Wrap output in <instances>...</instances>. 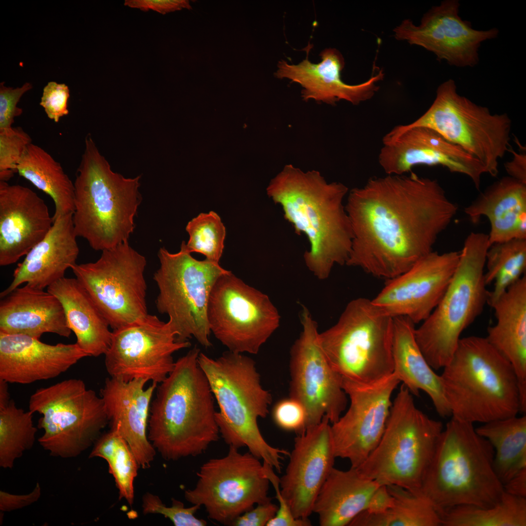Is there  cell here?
Instances as JSON below:
<instances>
[{
  "label": "cell",
  "instance_id": "1",
  "mask_svg": "<svg viewBox=\"0 0 526 526\" xmlns=\"http://www.w3.org/2000/svg\"><path fill=\"white\" fill-rule=\"evenodd\" d=\"M348 194L353 238L346 265L387 280L432 251L457 211L437 180L413 172L372 177Z\"/></svg>",
  "mask_w": 526,
  "mask_h": 526
},
{
  "label": "cell",
  "instance_id": "2",
  "mask_svg": "<svg viewBox=\"0 0 526 526\" xmlns=\"http://www.w3.org/2000/svg\"><path fill=\"white\" fill-rule=\"evenodd\" d=\"M268 196L282 207L295 232L304 233L310 247L303 255L308 269L318 279H327L336 265L346 264L353 238L343 200L348 188L327 183L317 170L304 172L287 165L270 182Z\"/></svg>",
  "mask_w": 526,
  "mask_h": 526
},
{
  "label": "cell",
  "instance_id": "3",
  "mask_svg": "<svg viewBox=\"0 0 526 526\" xmlns=\"http://www.w3.org/2000/svg\"><path fill=\"white\" fill-rule=\"evenodd\" d=\"M195 346L175 362L157 387L151 402L148 436L165 460L203 453L219 438L214 397Z\"/></svg>",
  "mask_w": 526,
  "mask_h": 526
},
{
  "label": "cell",
  "instance_id": "4",
  "mask_svg": "<svg viewBox=\"0 0 526 526\" xmlns=\"http://www.w3.org/2000/svg\"><path fill=\"white\" fill-rule=\"evenodd\" d=\"M494 456L493 447L472 423L451 417L417 491L438 511L460 505L492 506L504 492Z\"/></svg>",
  "mask_w": 526,
  "mask_h": 526
},
{
  "label": "cell",
  "instance_id": "5",
  "mask_svg": "<svg viewBox=\"0 0 526 526\" xmlns=\"http://www.w3.org/2000/svg\"><path fill=\"white\" fill-rule=\"evenodd\" d=\"M443 369L440 375L451 417L485 423L520 412L516 375L486 337L461 338Z\"/></svg>",
  "mask_w": 526,
  "mask_h": 526
},
{
  "label": "cell",
  "instance_id": "6",
  "mask_svg": "<svg viewBox=\"0 0 526 526\" xmlns=\"http://www.w3.org/2000/svg\"><path fill=\"white\" fill-rule=\"evenodd\" d=\"M198 361L219 406L215 419L225 443L238 449L247 447L280 473L283 455L290 452L270 445L260 431L258 419L267 416L272 397L261 385L255 361L229 351L216 359L200 353Z\"/></svg>",
  "mask_w": 526,
  "mask_h": 526
},
{
  "label": "cell",
  "instance_id": "7",
  "mask_svg": "<svg viewBox=\"0 0 526 526\" xmlns=\"http://www.w3.org/2000/svg\"><path fill=\"white\" fill-rule=\"evenodd\" d=\"M140 179L113 171L88 134L74 183L73 221L77 236L97 251L128 242L142 201Z\"/></svg>",
  "mask_w": 526,
  "mask_h": 526
},
{
  "label": "cell",
  "instance_id": "8",
  "mask_svg": "<svg viewBox=\"0 0 526 526\" xmlns=\"http://www.w3.org/2000/svg\"><path fill=\"white\" fill-rule=\"evenodd\" d=\"M488 235L470 233L466 238L451 279L438 304L415 329L416 342L434 370L451 360L462 332L482 313L489 291L484 274Z\"/></svg>",
  "mask_w": 526,
  "mask_h": 526
},
{
  "label": "cell",
  "instance_id": "9",
  "mask_svg": "<svg viewBox=\"0 0 526 526\" xmlns=\"http://www.w3.org/2000/svg\"><path fill=\"white\" fill-rule=\"evenodd\" d=\"M443 429L441 421L416 407L411 393L402 384L392 403L381 439L357 468L380 485L417 491Z\"/></svg>",
  "mask_w": 526,
  "mask_h": 526
},
{
  "label": "cell",
  "instance_id": "10",
  "mask_svg": "<svg viewBox=\"0 0 526 526\" xmlns=\"http://www.w3.org/2000/svg\"><path fill=\"white\" fill-rule=\"evenodd\" d=\"M394 318L358 298L346 306L337 322L319 333L320 347L343 378L361 384L378 382L394 373Z\"/></svg>",
  "mask_w": 526,
  "mask_h": 526
},
{
  "label": "cell",
  "instance_id": "11",
  "mask_svg": "<svg viewBox=\"0 0 526 526\" xmlns=\"http://www.w3.org/2000/svg\"><path fill=\"white\" fill-rule=\"evenodd\" d=\"M160 266L153 275L159 293L155 303L159 313L166 314L176 340L188 341L194 337L205 348L212 343L207 320V306L218 279L230 271L219 263L194 258L183 241L174 253L161 247Z\"/></svg>",
  "mask_w": 526,
  "mask_h": 526
},
{
  "label": "cell",
  "instance_id": "12",
  "mask_svg": "<svg viewBox=\"0 0 526 526\" xmlns=\"http://www.w3.org/2000/svg\"><path fill=\"white\" fill-rule=\"evenodd\" d=\"M415 127L430 128L478 159L486 173H498L499 160L509 151L511 121L507 114H492L459 94L455 81L450 79L437 89L428 110L414 122L394 127L397 132Z\"/></svg>",
  "mask_w": 526,
  "mask_h": 526
},
{
  "label": "cell",
  "instance_id": "13",
  "mask_svg": "<svg viewBox=\"0 0 526 526\" xmlns=\"http://www.w3.org/2000/svg\"><path fill=\"white\" fill-rule=\"evenodd\" d=\"M29 410L41 415L40 445L64 458L76 457L94 445L109 423L102 398L80 379L37 389L30 397Z\"/></svg>",
  "mask_w": 526,
  "mask_h": 526
},
{
  "label": "cell",
  "instance_id": "14",
  "mask_svg": "<svg viewBox=\"0 0 526 526\" xmlns=\"http://www.w3.org/2000/svg\"><path fill=\"white\" fill-rule=\"evenodd\" d=\"M146 265V258L126 242L102 251L94 262L76 263L71 269L114 330L148 315Z\"/></svg>",
  "mask_w": 526,
  "mask_h": 526
},
{
  "label": "cell",
  "instance_id": "15",
  "mask_svg": "<svg viewBox=\"0 0 526 526\" xmlns=\"http://www.w3.org/2000/svg\"><path fill=\"white\" fill-rule=\"evenodd\" d=\"M229 447L225 456L201 466L195 487L185 491V498L192 505L204 506L209 519L231 526L255 505L272 498L268 496L270 482L260 459Z\"/></svg>",
  "mask_w": 526,
  "mask_h": 526
},
{
  "label": "cell",
  "instance_id": "16",
  "mask_svg": "<svg viewBox=\"0 0 526 526\" xmlns=\"http://www.w3.org/2000/svg\"><path fill=\"white\" fill-rule=\"evenodd\" d=\"M211 333L229 351L258 353L280 326L281 316L269 297L230 271L220 276L207 306Z\"/></svg>",
  "mask_w": 526,
  "mask_h": 526
},
{
  "label": "cell",
  "instance_id": "17",
  "mask_svg": "<svg viewBox=\"0 0 526 526\" xmlns=\"http://www.w3.org/2000/svg\"><path fill=\"white\" fill-rule=\"evenodd\" d=\"M301 316L302 330L290 350L289 394L305 408L306 430L319 423L324 415L332 424L337 421L346 408L347 397L341 376L331 367L320 347L317 322L304 306Z\"/></svg>",
  "mask_w": 526,
  "mask_h": 526
},
{
  "label": "cell",
  "instance_id": "18",
  "mask_svg": "<svg viewBox=\"0 0 526 526\" xmlns=\"http://www.w3.org/2000/svg\"><path fill=\"white\" fill-rule=\"evenodd\" d=\"M178 342L168 322L148 314L144 318L113 330L104 355L111 377L125 381L143 379L159 384L174 368L173 354L190 347Z\"/></svg>",
  "mask_w": 526,
  "mask_h": 526
},
{
  "label": "cell",
  "instance_id": "19",
  "mask_svg": "<svg viewBox=\"0 0 526 526\" xmlns=\"http://www.w3.org/2000/svg\"><path fill=\"white\" fill-rule=\"evenodd\" d=\"M400 382L394 373L369 384L342 378L350 402L345 413L331 425L336 458L348 459L354 468L364 463L381 439L392 405L391 396Z\"/></svg>",
  "mask_w": 526,
  "mask_h": 526
},
{
  "label": "cell",
  "instance_id": "20",
  "mask_svg": "<svg viewBox=\"0 0 526 526\" xmlns=\"http://www.w3.org/2000/svg\"><path fill=\"white\" fill-rule=\"evenodd\" d=\"M459 7L457 0H444L424 14L418 25L409 19L402 21L394 29V36L424 48L450 65L473 67L479 61L481 43L497 38L499 31L472 28L470 21L459 16Z\"/></svg>",
  "mask_w": 526,
  "mask_h": 526
},
{
  "label": "cell",
  "instance_id": "21",
  "mask_svg": "<svg viewBox=\"0 0 526 526\" xmlns=\"http://www.w3.org/2000/svg\"><path fill=\"white\" fill-rule=\"evenodd\" d=\"M459 252L432 251L405 272L388 280L373 304L387 315L422 322L442 298L456 267Z\"/></svg>",
  "mask_w": 526,
  "mask_h": 526
},
{
  "label": "cell",
  "instance_id": "22",
  "mask_svg": "<svg viewBox=\"0 0 526 526\" xmlns=\"http://www.w3.org/2000/svg\"><path fill=\"white\" fill-rule=\"evenodd\" d=\"M382 142L378 162L387 175L404 174L418 165H441L468 176L479 189L481 176L486 173L478 159L427 127L390 131Z\"/></svg>",
  "mask_w": 526,
  "mask_h": 526
},
{
  "label": "cell",
  "instance_id": "23",
  "mask_svg": "<svg viewBox=\"0 0 526 526\" xmlns=\"http://www.w3.org/2000/svg\"><path fill=\"white\" fill-rule=\"evenodd\" d=\"M330 421L324 415L294 440L285 472L280 478V491L296 518L313 512L317 497L334 467L335 455Z\"/></svg>",
  "mask_w": 526,
  "mask_h": 526
},
{
  "label": "cell",
  "instance_id": "24",
  "mask_svg": "<svg viewBox=\"0 0 526 526\" xmlns=\"http://www.w3.org/2000/svg\"><path fill=\"white\" fill-rule=\"evenodd\" d=\"M53 224L44 200L30 188L0 181V265L16 263Z\"/></svg>",
  "mask_w": 526,
  "mask_h": 526
},
{
  "label": "cell",
  "instance_id": "25",
  "mask_svg": "<svg viewBox=\"0 0 526 526\" xmlns=\"http://www.w3.org/2000/svg\"><path fill=\"white\" fill-rule=\"evenodd\" d=\"M88 355L75 342L52 345L27 335L0 332V379L27 384L65 372Z\"/></svg>",
  "mask_w": 526,
  "mask_h": 526
},
{
  "label": "cell",
  "instance_id": "26",
  "mask_svg": "<svg viewBox=\"0 0 526 526\" xmlns=\"http://www.w3.org/2000/svg\"><path fill=\"white\" fill-rule=\"evenodd\" d=\"M148 381H125L111 377L100 390L111 429L117 430L129 445L140 467H150L156 451L147 432L151 399L158 384L147 388Z\"/></svg>",
  "mask_w": 526,
  "mask_h": 526
},
{
  "label": "cell",
  "instance_id": "27",
  "mask_svg": "<svg viewBox=\"0 0 526 526\" xmlns=\"http://www.w3.org/2000/svg\"><path fill=\"white\" fill-rule=\"evenodd\" d=\"M307 56L298 64H289L284 60L278 64L275 76L287 78L300 84L303 90L301 96L304 100L310 99L335 105L340 100H346L353 105L372 98L379 87L376 83L383 79L382 70L373 75L366 81L357 85H349L341 79V72L345 65L341 54L337 49H326L319 54L321 61L311 63Z\"/></svg>",
  "mask_w": 526,
  "mask_h": 526
},
{
  "label": "cell",
  "instance_id": "28",
  "mask_svg": "<svg viewBox=\"0 0 526 526\" xmlns=\"http://www.w3.org/2000/svg\"><path fill=\"white\" fill-rule=\"evenodd\" d=\"M73 213L54 221L45 237L25 255L14 271L12 282L0 293V299L25 283L44 289L65 277L75 264L79 252Z\"/></svg>",
  "mask_w": 526,
  "mask_h": 526
},
{
  "label": "cell",
  "instance_id": "29",
  "mask_svg": "<svg viewBox=\"0 0 526 526\" xmlns=\"http://www.w3.org/2000/svg\"><path fill=\"white\" fill-rule=\"evenodd\" d=\"M0 332L39 339L47 333L69 338L72 331L63 306L54 295L25 284L1 298Z\"/></svg>",
  "mask_w": 526,
  "mask_h": 526
},
{
  "label": "cell",
  "instance_id": "30",
  "mask_svg": "<svg viewBox=\"0 0 526 526\" xmlns=\"http://www.w3.org/2000/svg\"><path fill=\"white\" fill-rule=\"evenodd\" d=\"M465 212L474 223L482 216L488 219L489 246L526 239V184L510 176L503 177L481 193Z\"/></svg>",
  "mask_w": 526,
  "mask_h": 526
},
{
  "label": "cell",
  "instance_id": "31",
  "mask_svg": "<svg viewBox=\"0 0 526 526\" xmlns=\"http://www.w3.org/2000/svg\"><path fill=\"white\" fill-rule=\"evenodd\" d=\"M496 323L486 337L510 363L518 379L519 393L526 394V275L523 276L490 306Z\"/></svg>",
  "mask_w": 526,
  "mask_h": 526
},
{
  "label": "cell",
  "instance_id": "32",
  "mask_svg": "<svg viewBox=\"0 0 526 526\" xmlns=\"http://www.w3.org/2000/svg\"><path fill=\"white\" fill-rule=\"evenodd\" d=\"M415 325L406 317L394 318L393 356L394 373L414 395L422 391L431 399L437 413L451 416L445 399L440 375L427 362L415 338Z\"/></svg>",
  "mask_w": 526,
  "mask_h": 526
},
{
  "label": "cell",
  "instance_id": "33",
  "mask_svg": "<svg viewBox=\"0 0 526 526\" xmlns=\"http://www.w3.org/2000/svg\"><path fill=\"white\" fill-rule=\"evenodd\" d=\"M380 485L363 476L357 468L347 470L333 468L315 501L313 512L321 526H349L365 510Z\"/></svg>",
  "mask_w": 526,
  "mask_h": 526
},
{
  "label": "cell",
  "instance_id": "34",
  "mask_svg": "<svg viewBox=\"0 0 526 526\" xmlns=\"http://www.w3.org/2000/svg\"><path fill=\"white\" fill-rule=\"evenodd\" d=\"M47 290L61 303L76 343L88 355H105L111 343L112 331L106 319L85 289L75 278L64 277Z\"/></svg>",
  "mask_w": 526,
  "mask_h": 526
},
{
  "label": "cell",
  "instance_id": "35",
  "mask_svg": "<svg viewBox=\"0 0 526 526\" xmlns=\"http://www.w3.org/2000/svg\"><path fill=\"white\" fill-rule=\"evenodd\" d=\"M17 173L49 195L55 206L53 222L75 210L74 184L61 164L33 143L27 147L17 167Z\"/></svg>",
  "mask_w": 526,
  "mask_h": 526
},
{
  "label": "cell",
  "instance_id": "36",
  "mask_svg": "<svg viewBox=\"0 0 526 526\" xmlns=\"http://www.w3.org/2000/svg\"><path fill=\"white\" fill-rule=\"evenodd\" d=\"M494 450V468L503 485L526 468V415L492 420L475 428Z\"/></svg>",
  "mask_w": 526,
  "mask_h": 526
},
{
  "label": "cell",
  "instance_id": "37",
  "mask_svg": "<svg viewBox=\"0 0 526 526\" xmlns=\"http://www.w3.org/2000/svg\"><path fill=\"white\" fill-rule=\"evenodd\" d=\"M387 486L393 497V506L379 514L362 511L348 526H442L438 510L423 495L397 486Z\"/></svg>",
  "mask_w": 526,
  "mask_h": 526
},
{
  "label": "cell",
  "instance_id": "38",
  "mask_svg": "<svg viewBox=\"0 0 526 526\" xmlns=\"http://www.w3.org/2000/svg\"><path fill=\"white\" fill-rule=\"evenodd\" d=\"M444 526H526V498L504 491L489 507L460 505L438 511Z\"/></svg>",
  "mask_w": 526,
  "mask_h": 526
},
{
  "label": "cell",
  "instance_id": "39",
  "mask_svg": "<svg viewBox=\"0 0 526 526\" xmlns=\"http://www.w3.org/2000/svg\"><path fill=\"white\" fill-rule=\"evenodd\" d=\"M485 267L486 285L493 282L487 302L491 306L526 274V239H514L491 245L486 253Z\"/></svg>",
  "mask_w": 526,
  "mask_h": 526
},
{
  "label": "cell",
  "instance_id": "40",
  "mask_svg": "<svg viewBox=\"0 0 526 526\" xmlns=\"http://www.w3.org/2000/svg\"><path fill=\"white\" fill-rule=\"evenodd\" d=\"M100 457L108 464L120 499L132 506L134 498V481L140 466L129 445L115 429L102 435L94 444L89 458Z\"/></svg>",
  "mask_w": 526,
  "mask_h": 526
},
{
  "label": "cell",
  "instance_id": "41",
  "mask_svg": "<svg viewBox=\"0 0 526 526\" xmlns=\"http://www.w3.org/2000/svg\"><path fill=\"white\" fill-rule=\"evenodd\" d=\"M33 413L18 407L14 400L0 408V466L11 469L15 460L32 448L38 431Z\"/></svg>",
  "mask_w": 526,
  "mask_h": 526
},
{
  "label": "cell",
  "instance_id": "42",
  "mask_svg": "<svg viewBox=\"0 0 526 526\" xmlns=\"http://www.w3.org/2000/svg\"><path fill=\"white\" fill-rule=\"evenodd\" d=\"M189 239L186 243L188 250L205 256L206 259L219 263L224 248L225 227L215 211L201 213L187 225Z\"/></svg>",
  "mask_w": 526,
  "mask_h": 526
},
{
  "label": "cell",
  "instance_id": "43",
  "mask_svg": "<svg viewBox=\"0 0 526 526\" xmlns=\"http://www.w3.org/2000/svg\"><path fill=\"white\" fill-rule=\"evenodd\" d=\"M31 143V137L21 127L0 130V181L7 182L17 173V167Z\"/></svg>",
  "mask_w": 526,
  "mask_h": 526
},
{
  "label": "cell",
  "instance_id": "44",
  "mask_svg": "<svg viewBox=\"0 0 526 526\" xmlns=\"http://www.w3.org/2000/svg\"><path fill=\"white\" fill-rule=\"evenodd\" d=\"M142 511L144 514H159L169 519L175 526H205L207 522L198 519L195 513L201 506L192 505L186 507L184 504L174 498L172 499L170 507L166 506L159 496L151 493L146 492L142 497Z\"/></svg>",
  "mask_w": 526,
  "mask_h": 526
},
{
  "label": "cell",
  "instance_id": "45",
  "mask_svg": "<svg viewBox=\"0 0 526 526\" xmlns=\"http://www.w3.org/2000/svg\"><path fill=\"white\" fill-rule=\"evenodd\" d=\"M272 415L276 425L284 431L300 434L305 430L307 416L305 408L292 397L282 399L276 403Z\"/></svg>",
  "mask_w": 526,
  "mask_h": 526
},
{
  "label": "cell",
  "instance_id": "46",
  "mask_svg": "<svg viewBox=\"0 0 526 526\" xmlns=\"http://www.w3.org/2000/svg\"><path fill=\"white\" fill-rule=\"evenodd\" d=\"M69 89L66 85L49 82L43 89L40 105L48 117L57 123L61 117L69 114Z\"/></svg>",
  "mask_w": 526,
  "mask_h": 526
},
{
  "label": "cell",
  "instance_id": "47",
  "mask_svg": "<svg viewBox=\"0 0 526 526\" xmlns=\"http://www.w3.org/2000/svg\"><path fill=\"white\" fill-rule=\"evenodd\" d=\"M263 464L265 473L275 490L276 498L279 503L275 516L267 523L266 526H311L312 524L309 518L294 517L289 506L281 493L280 478L272 467L265 462Z\"/></svg>",
  "mask_w": 526,
  "mask_h": 526
},
{
  "label": "cell",
  "instance_id": "48",
  "mask_svg": "<svg viewBox=\"0 0 526 526\" xmlns=\"http://www.w3.org/2000/svg\"><path fill=\"white\" fill-rule=\"evenodd\" d=\"M32 88L29 83H25L21 87L13 88L0 84V130L10 128L14 123L16 117L20 116L22 109L17 107L22 95Z\"/></svg>",
  "mask_w": 526,
  "mask_h": 526
},
{
  "label": "cell",
  "instance_id": "49",
  "mask_svg": "<svg viewBox=\"0 0 526 526\" xmlns=\"http://www.w3.org/2000/svg\"><path fill=\"white\" fill-rule=\"evenodd\" d=\"M279 506L271 501L258 504L257 507L244 512L233 522L231 526H264L276 515Z\"/></svg>",
  "mask_w": 526,
  "mask_h": 526
},
{
  "label": "cell",
  "instance_id": "50",
  "mask_svg": "<svg viewBox=\"0 0 526 526\" xmlns=\"http://www.w3.org/2000/svg\"><path fill=\"white\" fill-rule=\"evenodd\" d=\"M124 5L144 11L152 10L162 14L184 8L191 9L187 0H126Z\"/></svg>",
  "mask_w": 526,
  "mask_h": 526
},
{
  "label": "cell",
  "instance_id": "51",
  "mask_svg": "<svg viewBox=\"0 0 526 526\" xmlns=\"http://www.w3.org/2000/svg\"><path fill=\"white\" fill-rule=\"evenodd\" d=\"M41 495V488L38 483L30 493L16 495L0 491V510L2 512L22 508L37 501Z\"/></svg>",
  "mask_w": 526,
  "mask_h": 526
},
{
  "label": "cell",
  "instance_id": "52",
  "mask_svg": "<svg viewBox=\"0 0 526 526\" xmlns=\"http://www.w3.org/2000/svg\"><path fill=\"white\" fill-rule=\"evenodd\" d=\"M393 504V497L387 486L380 485L373 494L367 509L363 511L370 514L381 513L391 508Z\"/></svg>",
  "mask_w": 526,
  "mask_h": 526
},
{
  "label": "cell",
  "instance_id": "53",
  "mask_svg": "<svg viewBox=\"0 0 526 526\" xmlns=\"http://www.w3.org/2000/svg\"><path fill=\"white\" fill-rule=\"evenodd\" d=\"M509 151L513 153V160L505 164V169L510 177L526 184V154L518 153L510 147Z\"/></svg>",
  "mask_w": 526,
  "mask_h": 526
},
{
  "label": "cell",
  "instance_id": "54",
  "mask_svg": "<svg viewBox=\"0 0 526 526\" xmlns=\"http://www.w3.org/2000/svg\"><path fill=\"white\" fill-rule=\"evenodd\" d=\"M503 487L508 493L526 498V468L513 476Z\"/></svg>",
  "mask_w": 526,
  "mask_h": 526
},
{
  "label": "cell",
  "instance_id": "55",
  "mask_svg": "<svg viewBox=\"0 0 526 526\" xmlns=\"http://www.w3.org/2000/svg\"><path fill=\"white\" fill-rule=\"evenodd\" d=\"M8 383L6 381L0 379V408L5 407L11 401Z\"/></svg>",
  "mask_w": 526,
  "mask_h": 526
}]
</instances>
